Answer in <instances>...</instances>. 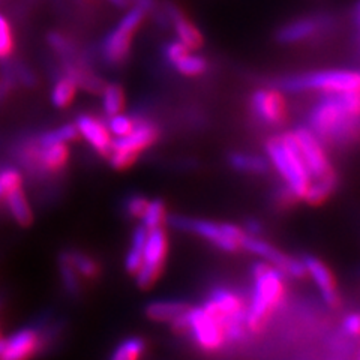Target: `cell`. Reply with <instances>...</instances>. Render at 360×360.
Masks as SVG:
<instances>
[{"instance_id":"obj_29","label":"cell","mask_w":360,"mask_h":360,"mask_svg":"<svg viewBox=\"0 0 360 360\" xmlns=\"http://www.w3.org/2000/svg\"><path fill=\"white\" fill-rule=\"evenodd\" d=\"M78 139H80V132H78L75 123H66V125L41 134L35 140L39 148H49V146L58 143H72Z\"/></svg>"},{"instance_id":"obj_44","label":"cell","mask_w":360,"mask_h":360,"mask_svg":"<svg viewBox=\"0 0 360 360\" xmlns=\"http://www.w3.org/2000/svg\"><path fill=\"white\" fill-rule=\"evenodd\" d=\"M2 307H4V299L0 297V311H2ZM0 336H2V330H0Z\"/></svg>"},{"instance_id":"obj_27","label":"cell","mask_w":360,"mask_h":360,"mask_svg":"<svg viewBox=\"0 0 360 360\" xmlns=\"http://www.w3.org/2000/svg\"><path fill=\"white\" fill-rule=\"evenodd\" d=\"M146 353V341L139 335H132L122 340L108 360H141Z\"/></svg>"},{"instance_id":"obj_41","label":"cell","mask_w":360,"mask_h":360,"mask_svg":"<svg viewBox=\"0 0 360 360\" xmlns=\"http://www.w3.org/2000/svg\"><path fill=\"white\" fill-rule=\"evenodd\" d=\"M353 17H354V21H356V25L357 22H360V2L356 5V8H354V13H353Z\"/></svg>"},{"instance_id":"obj_15","label":"cell","mask_w":360,"mask_h":360,"mask_svg":"<svg viewBox=\"0 0 360 360\" xmlns=\"http://www.w3.org/2000/svg\"><path fill=\"white\" fill-rule=\"evenodd\" d=\"M302 260L305 263L308 276H311L315 287L319 288L320 296L324 300L326 305L330 308L340 307L341 296H340V291H338L336 279L329 266L314 255H305Z\"/></svg>"},{"instance_id":"obj_18","label":"cell","mask_w":360,"mask_h":360,"mask_svg":"<svg viewBox=\"0 0 360 360\" xmlns=\"http://www.w3.org/2000/svg\"><path fill=\"white\" fill-rule=\"evenodd\" d=\"M165 15L168 21L172 22L173 30L177 37V41L182 42L189 50L197 51L202 49L205 45V35H202L201 30L195 22L188 17L186 13L173 4L165 5Z\"/></svg>"},{"instance_id":"obj_9","label":"cell","mask_w":360,"mask_h":360,"mask_svg":"<svg viewBox=\"0 0 360 360\" xmlns=\"http://www.w3.org/2000/svg\"><path fill=\"white\" fill-rule=\"evenodd\" d=\"M168 257V233L165 227L149 230L144 245L143 263L134 275L135 284L141 290H150L160 279Z\"/></svg>"},{"instance_id":"obj_26","label":"cell","mask_w":360,"mask_h":360,"mask_svg":"<svg viewBox=\"0 0 360 360\" xmlns=\"http://www.w3.org/2000/svg\"><path fill=\"white\" fill-rule=\"evenodd\" d=\"M336 185H338V176L312 180L305 197H303V201L309 206H320L324 201H328L329 197L335 193Z\"/></svg>"},{"instance_id":"obj_16","label":"cell","mask_w":360,"mask_h":360,"mask_svg":"<svg viewBox=\"0 0 360 360\" xmlns=\"http://www.w3.org/2000/svg\"><path fill=\"white\" fill-rule=\"evenodd\" d=\"M39 353V330L35 324L11 333L0 360H30Z\"/></svg>"},{"instance_id":"obj_28","label":"cell","mask_w":360,"mask_h":360,"mask_svg":"<svg viewBox=\"0 0 360 360\" xmlns=\"http://www.w3.org/2000/svg\"><path fill=\"white\" fill-rule=\"evenodd\" d=\"M78 86L74 82V78L63 74L58 82H56L51 90V104L56 108H66L72 104L75 99Z\"/></svg>"},{"instance_id":"obj_42","label":"cell","mask_w":360,"mask_h":360,"mask_svg":"<svg viewBox=\"0 0 360 360\" xmlns=\"http://www.w3.org/2000/svg\"><path fill=\"white\" fill-rule=\"evenodd\" d=\"M5 344H6V340H4V338L0 336V356H2V353L5 350Z\"/></svg>"},{"instance_id":"obj_39","label":"cell","mask_w":360,"mask_h":360,"mask_svg":"<svg viewBox=\"0 0 360 360\" xmlns=\"http://www.w3.org/2000/svg\"><path fill=\"white\" fill-rule=\"evenodd\" d=\"M13 71H14L17 82H20L21 84H25L27 87H33L37 84V77L33 75V72L25 65H15L13 68Z\"/></svg>"},{"instance_id":"obj_21","label":"cell","mask_w":360,"mask_h":360,"mask_svg":"<svg viewBox=\"0 0 360 360\" xmlns=\"http://www.w3.org/2000/svg\"><path fill=\"white\" fill-rule=\"evenodd\" d=\"M70 148H68L66 143H58L49 146V148H41L39 149V162L44 168V172L47 173L50 177L60 174L70 162Z\"/></svg>"},{"instance_id":"obj_31","label":"cell","mask_w":360,"mask_h":360,"mask_svg":"<svg viewBox=\"0 0 360 360\" xmlns=\"http://www.w3.org/2000/svg\"><path fill=\"white\" fill-rule=\"evenodd\" d=\"M168 222V212L165 201L161 198L149 200L148 207H146L143 217L140 219V224H143L146 229L152 230L156 227H165Z\"/></svg>"},{"instance_id":"obj_17","label":"cell","mask_w":360,"mask_h":360,"mask_svg":"<svg viewBox=\"0 0 360 360\" xmlns=\"http://www.w3.org/2000/svg\"><path fill=\"white\" fill-rule=\"evenodd\" d=\"M75 127L82 137L87 141L101 158H108L111 152L112 135L110 134L107 123L92 115H80L75 119Z\"/></svg>"},{"instance_id":"obj_6","label":"cell","mask_w":360,"mask_h":360,"mask_svg":"<svg viewBox=\"0 0 360 360\" xmlns=\"http://www.w3.org/2000/svg\"><path fill=\"white\" fill-rule=\"evenodd\" d=\"M168 224L180 231L195 234L218 248V250L229 254L239 252L242 250L243 239L246 236V231L242 227L231 222L174 215L172 218L168 217Z\"/></svg>"},{"instance_id":"obj_20","label":"cell","mask_w":360,"mask_h":360,"mask_svg":"<svg viewBox=\"0 0 360 360\" xmlns=\"http://www.w3.org/2000/svg\"><path fill=\"white\" fill-rule=\"evenodd\" d=\"M59 260L70 263L75 269V272L83 279L95 281L101 275V264L96 258L80 250H74V248L63 250L59 252Z\"/></svg>"},{"instance_id":"obj_11","label":"cell","mask_w":360,"mask_h":360,"mask_svg":"<svg viewBox=\"0 0 360 360\" xmlns=\"http://www.w3.org/2000/svg\"><path fill=\"white\" fill-rule=\"evenodd\" d=\"M291 132L295 135L300 155L303 158V162H305L309 172L311 182L312 180L336 176L328 152H326V146L321 143L317 135H315L307 125H300Z\"/></svg>"},{"instance_id":"obj_24","label":"cell","mask_w":360,"mask_h":360,"mask_svg":"<svg viewBox=\"0 0 360 360\" xmlns=\"http://www.w3.org/2000/svg\"><path fill=\"white\" fill-rule=\"evenodd\" d=\"M229 164L233 170L243 174H264L270 167L266 158L248 152L230 153Z\"/></svg>"},{"instance_id":"obj_8","label":"cell","mask_w":360,"mask_h":360,"mask_svg":"<svg viewBox=\"0 0 360 360\" xmlns=\"http://www.w3.org/2000/svg\"><path fill=\"white\" fill-rule=\"evenodd\" d=\"M205 305L215 312L225 328L229 344H238L246 336V300L229 287H215L209 291Z\"/></svg>"},{"instance_id":"obj_4","label":"cell","mask_w":360,"mask_h":360,"mask_svg":"<svg viewBox=\"0 0 360 360\" xmlns=\"http://www.w3.org/2000/svg\"><path fill=\"white\" fill-rule=\"evenodd\" d=\"M275 86L284 92L342 94L360 92V70H324L300 75H288L275 80Z\"/></svg>"},{"instance_id":"obj_10","label":"cell","mask_w":360,"mask_h":360,"mask_svg":"<svg viewBox=\"0 0 360 360\" xmlns=\"http://www.w3.org/2000/svg\"><path fill=\"white\" fill-rule=\"evenodd\" d=\"M242 250L258 257L260 260H263L269 264H272L274 267L281 270V272H283L287 278L303 279L308 276L305 263H303L302 258H296V257H291V255L285 254L275 245L262 239L260 236H254V234L246 233Z\"/></svg>"},{"instance_id":"obj_19","label":"cell","mask_w":360,"mask_h":360,"mask_svg":"<svg viewBox=\"0 0 360 360\" xmlns=\"http://www.w3.org/2000/svg\"><path fill=\"white\" fill-rule=\"evenodd\" d=\"M189 303L184 300H153L144 307V315L146 319L153 323L172 324L173 321L182 317V315L189 309Z\"/></svg>"},{"instance_id":"obj_22","label":"cell","mask_w":360,"mask_h":360,"mask_svg":"<svg viewBox=\"0 0 360 360\" xmlns=\"http://www.w3.org/2000/svg\"><path fill=\"white\" fill-rule=\"evenodd\" d=\"M5 206L9 210L11 217L14 218V221L22 229H27L35 221V217H33V210L29 202V198L25 193V189L20 188L14 193H11L6 200H5Z\"/></svg>"},{"instance_id":"obj_23","label":"cell","mask_w":360,"mask_h":360,"mask_svg":"<svg viewBox=\"0 0 360 360\" xmlns=\"http://www.w3.org/2000/svg\"><path fill=\"white\" fill-rule=\"evenodd\" d=\"M148 233L149 230L146 229L143 224H139L131 234L129 248L125 255V270L131 276H134L139 272V269L143 263L144 245H146V239H148Z\"/></svg>"},{"instance_id":"obj_13","label":"cell","mask_w":360,"mask_h":360,"mask_svg":"<svg viewBox=\"0 0 360 360\" xmlns=\"http://www.w3.org/2000/svg\"><path fill=\"white\" fill-rule=\"evenodd\" d=\"M333 25L335 20L329 14H312L299 17L279 26L275 32V41L281 45H295L312 41L314 38L324 35Z\"/></svg>"},{"instance_id":"obj_30","label":"cell","mask_w":360,"mask_h":360,"mask_svg":"<svg viewBox=\"0 0 360 360\" xmlns=\"http://www.w3.org/2000/svg\"><path fill=\"white\" fill-rule=\"evenodd\" d=\"M101 95H103V108L107 117L123 112L127 98H125V92H123V87L120 84L117 83L105 84Z\"/></svg>"},{"instance_id":"obj_37","label":"cell","mask_w":360,"mask_h":360,"mask_svg":"<svg viewBox=\"0 0 360 360\" xmlns=\"http://www.w3.org/2000/svg\"><path fill=\"white\" fill-rule=\"evenodd\" d=\"M14 51V37L8 20L0 15V60H6Z\"/></svg>"},{"instance_id":"obj_33","label":"cell","mask_w":360,"mask_h":360,"mask_svg":"<svg viewBox=\"0 0 360 360\" xmlns=\"http://www.w3.org/2000/svg\"><path fill=\"white\" fill-rule=\"evenodd\" d=\"M59 274L63 290L70 297H80L83 292L82 278L75 272V269L63 260H59Z\"/></svg>"},{"instance_id":"obj_7","label":"cell","mask_w":360,"mask_h":360,"mask_svg":"<svg viewBox=\"0 0 360 360\" xmlns=\"http://www.w3.org/2000/svg\"><path fill=\"white\" fill-rule=\"evenodd\" d=\"M150 14V9L143 5H132L128 13L112 27L101 45L103 59L110 66L125 65L132 53V42L135 33L141 27L143 21Z\"/></svg>"},{"instance_id":"obj_1","label":"cell","mask_w":360,"mask_h":360,"mask_svg":"<svg viewBox=\"0 0 360 360\" xmlns=\"http://www.w3.org/2000/svg\"><path fill=\"white\" fill-rule=\"evenodd\" d=\"M307 127L324 146L360 141V92L320 95L309 110Z\"/></svg>"},{"instance_id":"obj_34","label":"cell","mask_w":360,"mask_h":360,"mask_svg":"<svg viewBox=\"0 0 360 360\" xmlns=\"http://www.w3.org/2000/svg\"><path fill=\"white\" fill-rule=\"evenodd\" d=\"M105 123H107V128H108L110 134L112 135V139H117V137H123V135L129 134L134 129L135 123H137V117L119 112V115L107 117Z\"/></svg>"},{"instance_id":"obj_35","label":"cell","mask_w":360,"mask_h":360,"mask_svg":"<svg viewBox=\"0 0 360 360\" xmlns=\"http://www.w3.org/2000/svg\"><path fill=\"white\" fill-rule=\"evenodd\" d=\"M150 198L144 197L141 194H131L123 200V213L131 219H141L143 213L148 207V202Z\"/></svg>"},{"instance_id":"obj_5","label":"cell","mask_w":360,"mask_h":360,"mask_svg":"<svg viewBox=\"0 0 360 360\" xmlns=\"http://www.w3.org/2000/svg\"><path fill=\"white\" fill-rule=\"evenodd\" d=\"M170 326L177 333H186L200 350L206 353H217L229 344L224 323L205 303L191 305L182 317Z\"/></svg>"},{"instance_id":"obj_3","label":"cell","mask_w":360,"mask_h":360,"mask_svg":"<svg viewBox=\"0 0 360 360\" xmlns=\"http://www.w3.org/2000/svg\"><path fill=\"white\" fill-rule=\"evenodd\" d=\"M266 160L274 167L287 189L291 191L299 201L305 197L311 185V176L303 162L297 141L291 131L272 135L264 144Z\"/></svg>"},{"instance_id":"obj_40","label":"cell","mask_w":360,"mask_h":360,"mask_svg":"<svg viewBox=\"0 0 360 360\" xmlns=\"http://www.w3.org/2000/svg\"><path fill=\"white\" fill-rule=\"evenodd\" d=\"M248 234H254V236H260V233H262V224L258 222V221H255V219H250L246 222V225H245V229H243Z\"/></svg>"},{"instance_id":"obj_25","label":"cell","mask_w":360,"mask_h":360,"mask_svg":"<svg viewBox=\"0 0 360 360\" xmlns=\"http://www.w3.org/2000/svg\"><path fill=\"white\" fill-rule=\"evenodd\" d=\"M176 72L184 77H200L209 71V60L205 56H200L188 50L170 65Z\"/></svg>"},{"instance_id":"obj_38","label":"cell","mask_w":360,"mask_h":360,"mask_svg":"<svg viewBox=\"0 0 360 360\" xmlns=\"http://www.w3.org/2000/svg\"><path fill=\"white\" fill-rule=\"evenodd\" d=\"M342 330L352 338H360V312L347 314L342 320Z\"/></svg>"},{"instance_id":"obj_43","label":"cell","mask_w":360,"mask_h":360,"mask_svg":"<svg viewBox=\"0 0 360 360\" xmlns=\"http://www.w3.org/2000/svg\"><path fill=\"white\" fill-rule=\"evenodd\" d=\"M357 35H356V39H357V49L360 50V22H357Z\"/></svg>"},{"instance_id":"obj_2","label":"cell","mask_w":360,"mask_h":360,"mask_svg":"<svg viewBox=\"0 0 360 360\" xmlns=\"http://www.w3.org/2000/svg\"><path fill=\"white\" fill-rule=\"evenodd\" d=\"M251 296L246 302V328L251 333H260L285 297L287 276L263 260L251 267Z\"/></svg>"},{"instance_id":"obj_32","label":"cell","mask_w":360,"mask_h":360,"mask_svg":"<svg viewBox=\"0 0 360 360\" xmlns=\"http://www.w3.org/2000/svg\"><path fill=\"white\" fill-rule=\"evenodd\" d=\"M22 185H25V177L18 168L13 165L0 167V202H5L6 197L22 188Z\"/></svg>"},{"instance_id":"obj_12","label":"cell","mask_w":360,"mask_h":360,"mask_svg":"<svg viewBox=\"0 0 360 360\" xmlns=\"http://www.w3.org/2000/svg\"><path fill=\"white\" fill-rule=\"evenodd\" d=\"M252 117L264 127H279L288 117V103L283 90L269 86L257 89L250 98Z\"/></svg>"},{"instance_id":"obj_36","label":"cell","mask_w":360,"mask_h":360,"mask_svg":"<svg viewBox=\"0 0 360 360\" xmlns=\"http://www.w3.org/2000/svg\"><path fill=\"white\" fill-rule=\"evenodd\" d=\"M47 42L50 47L63 58L71 59L74 54V42L60 32H50L47 37Z\"/></svg>"},{"instance_id":"obj_14","label":"cell","mask_w":360,"mask_h":360,"mask_svg":"<svg viewBox=\"0 0 360 360\" xmlns=\"http://www.w3.org/2000/svg\"><path fill=\"white\" fill-rule=\"evenodd\" d=\"M161 137V129L153 120L137 117L134 129L123 135V137L112 139L111 143V152H119L123 155H128L139 161V158L143 152L150 149L156 141Z\"/></svg>"}]
</instances>
